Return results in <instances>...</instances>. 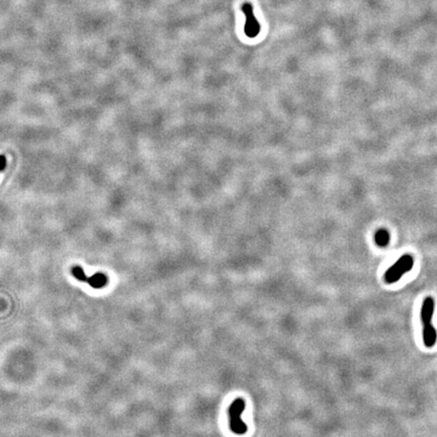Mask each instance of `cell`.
Masks as SVG:
<instances>
[{
	"label": "cell",
	"instance_id": "2",
	"mask_svg": "<svg viewBox=\"0 0 437 437\" xmlns=\"http://www.w3.org/2000/svg\"><path fill=\"white\" fill-rule=\"evenodd\" d=\"M414 266V258L409 255H403L400 259L395 262L385 273V281L389 284L395 283L401 279V277L409 272Z\"/></svg>",
	"mask_w": 437,
	"mask_h": 437
},
{
	"label": "cell",
	"instance_id": "5",
	"mask_svg": "<svg viewBox=\"0 0 437 437\" xmlns=\"http://www.w3.org/2000/svg\"><path fill=\"white\" fill-rule=\"evenodd\" d=\"M107 276L104 273L96 272L87 278V283L93 288H102L107 284Z\"/></svg>",
	"mask_w": 437,
	"mask_h": 437
},
{
	"label": "cell",
	"instance_id": "8",
	"mask_svg": "<svg viewBox=\"0 0 437 437\" xmlns=\"http://www.w3.org/2000/svg\"><path fill=\"white\" fill-rule=\"evenodd\" d=\"M6 166V158L3 155H0V172L4 170Z\"/></svg>",
	"mask_w": 437,
	"mask_h": 437
},
{
	"label": "cell",
	"instance_id": "6",
	"mask_svg": "<svg viewBox=\"0 0 437 437\" xmlns=\"http://www.w3.org/2000/svg\"><path fill=\"white\" fill-rule=\"evenodd\" d=\"M375 240L378 246L386 247L390 242V233L386 229H381L376 233Z\"/></svg>",
	"mask_w": 437,
	"mask_h": 437
},
{
	"label": "cell",
	"instance_id": "3",
	"mask_svg": "<svg viewBox=\"0 0 437 437\" xmlns=\"http://www.w3.org/2000/svg\"><path fill=\"white\" fill-rule=\"evenodd\" d=\"M246 407L245 401L241 398L233 401L229 408V417H230V427L231 430L237 434L242 435L247 432V425L241 418L242 413L244 412Z\"/></svg>",
	"mask_w": 437,
	"mask_h": 437
},
{
	"label": "cell",
	"instance_id": "7",
	"mask_svg": "<svg viewBox=\"0 0 437 437\" xmlns=\"http://www.w3.org/2000/svg\"><path fill=\"white\" fill-rule=\"evenodd\" d=\"M71 272H72V274H73V276L76 278V279H78V280H80V281H87V275L85 274V272H84V270H83V268L82 267H80L79 265H75V266H73L72 268H71Z\"/></svg>",
	"mask_w": 437,
	"mask_h": 437
},
{
	"label": "cell",
	"instance_id": "1",
	"mask_svg": "<svg viewBox=\"0 0 437 437\" xmlns=\"http://www.w3.org/2000/svg\"><path fill=\"white\" fill-rule=\"evenodd\" d=\"M435 303L432 297H427L423 301L420 318L423 325V342L427 348H432L437 342L436 329L432 325Z\"/></svg>",
	"mask_w": 437,
	"mask_h": 437
},
{
	"label": "cell",
	"instance_id": "4",
	"mask_svg": "<svg viewBox=\"0 0 437 437\" xmlns=\"http://www.w3.org/2000/svg\"><path fill=\"white\" fill-rule=\"evenodd\" d=\"M242 11L246 15V22L244 26L245 34L249 38H255L260 32V24L254 16L253 7L250 3H245L242 5Z\"/></svg>",
	"mask_w": 437,
	"mask_h": 437
}]
</instances>
